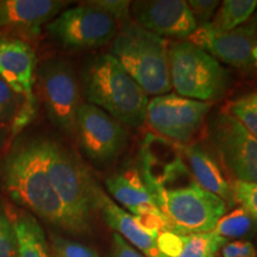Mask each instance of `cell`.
<instances>
[{
    "label": "cell",
    "mask_w": 257,
    "mask_h": 257,
    "mask_svg": "<svg viewBox=\"0 0 257 257\" xmlns=\"http://www.w3.org/2000/svg\"><path fill=\"white\" fill-rule=\"evenodd\" d=\"M169 75L176 94L205 102L221 98L231 82L219 61L188 41L169 43Z\"/></svg>",
    "instance_id": "obj_4"
},
{
    "label": "cell",
    "mask_w": 257,
    "mask_h": 257,
    "mask_svg": "<svg viewBox=\"0 0 257 257\" xmlns=\"http://www.w3.org/2000/svg\"><path fill=\"white\" fill-rule=\"evenodd\" d=\"M226 112L257 138V91L244 94L230 102Z\"/></svg>",
    "instance_id": "obj_23"
},
{
    "label": "cell",
    "mask_w": 257,
    "mask_h": 257,
    "mask_svg": "<svg viewBox=\"0 0 257 257\" xmlns=\"http://www.w3.org/2000/svg\"><path fill=\"white\" fill-rule=\"evenodd\" d=\"M211 138L234 180L257 184V138L227 112L212 121Z\"/></svg>",
    "instance_id": "obj_10"
},
{
    "label": "cell",
    "mask_w": 257,
    "mask_h": 257,
    "mask_svg": "<svg viewBox=\"0 0 257 257\" xmlns=\"http://www.w3.org/2000/svg\"><path fill=\"white\" fill-rule=\"evenodd\" d=\"M111 257H146L142 252L135 249L126 240L121 238L118 233L112 236V250Z\"/></svg>",
    "instance_id": "obj_32"
},
{
    "label": "cell",
    "mask_w": 257,
    "mask_h": 257,
    "mask_svg": "<svg viewBox=\"0 0 257 257\" xmlns=\"http://www.w3.org/2000/svg\"><path fill=\"white\" fill-rule=\"evenodd\" d=\"M187 5L198 25L211 23L220 2L218 0H189Z\"/></svg>",
    "instance_id": "obj_29"
},
{
    "label": "cell",
    "mask_w": 257,
    "mask_h": 257,
    "mask_svg": "<svg viewBox=\"0 0 257 257\" xmlns=\"http://www.w3.org/2000/svg\"><path fill=\"white\" fill-rule=\"evenodd\" d=\"M156 243L162 255L166 257H178L184 246V236L167 231L157 236Z\"/></svg>",
    "instance_id": "obj_30"
},
{
    "label": "cell",
    "mask_w": 257,
    "mask_h": 257,
    "mask_svg": "<svg viewBox=\"0 0 257 257\" xmlns=\"http://www.w3.org/2000/svg\"><path fill=\"white\" fill-rule=\"evenodd\" d=\"M23 102L4 80L0 78V126L16 118Z\"/></svg>",
    "instance_id": "obj_25"
},
{
    "label": "cell",
    "mask_w": 257,
    "mask_h": 257,
    "mask_svg": "<svg viewBox=\"0 0 257 257\" xmlns=\"http://www.w3.org/2000/svg\"><path fill=\"white\" fill-rule=\"evenodd\" d=\"M36 54L30 44L19 38L0 40V78L23 100L14 120V128L30 123L36 112L34 95Z\"/></svg>",
    "instance_id": "obj_11"
},
{
    "label": "cell",
    "mask_w": 257,
    "mask_h": 257,
    "mask_svg": "<svg viewBox=\"0 0 257 257\" xmlns=\"http://www.w3.org/2000/svg\"><path fill=\"white\" fill-rule=\"evenodd\" d=\"M257 231V220L242 206L225 213L214 226L213 232L224 238H244Z\"/></svg>",
    "instance_id": "obj_21"
},
{
    "label": "cell",
    "mask_w": 257,
    "mask_h": 257,
    "mask_svg": "<svg viewBox=\"0 0 257 257\" xmlns=\"http://www.w3.org/2000/svg\"><path fill=\"white\" fill-rule=\"evenodd\" d=\"M184 148L182 153H185L188 169L195 182L201 188L223 199L227 206L236 204L231 184L213 154L201 144H193Z\"/></svg>",
    "instance_id": "obj_18"
},
{
    "label": "cell",
    "mask_w": 257,
    "mask_h": 257,
    "mask_svg": "<svg viewBox=\"0 0 257 257\" xmlns=\"http://www.w3.org/2000/svg\"><path fill=\"white\" fill-rule=\"evenodd\" d=\"M226 238L211 232L193 233L184 236V246L178 257H217Z\"/></svg>",
    "instance_id": "obj_22"
},
{
    "label": "cell",
    "mask_w": 257,
    "mask_h": 257,
    "mask_svg": "<svg viewBox=\"0 0 257 257\" xmlns=\"http://www.w3.org/2000/svg\"><path fill=\"white\" fill-rule=\"evenodd\" d=\"M220 250L223 257H257V250L250 240H227Z\"/></svg>",
    "instance_id": "obj_31"
},
{
    "label": "cell",
    "mask_w": 257,
    "mask_h": 257,
    "mask_svg": "<svg viewBox=\"0 0 257 257\" xmlns=\"http://www.w3.org/2000/svg\"><path fill=\"white\" fill-rule=\"evenodd\" d=\"M119 27L106 12L91 3L64 10L47 24V31L64 48L91 49L110 43Z\"/></svg>",
    "instance_id": "obj_7"
},
{
    "label": "cell",
    "mask_w": 257,
    "mask_h": 257,
    "mask_svg": "<svg viewBox=\"0 0 257 257\" xmlns=\"http://www.w3.org/2000/svg\"><path fill=\"white\" fill-rule=\"evenodd\" d=\"M256 250H257V249H256Z\"/></svg>",
    "instance_id": "obj_34"
},
{
    "label": "cell",
    "mask_w": 257,
    "mask_h": 257,
    "mask_svg": "<svg viewBox=\"0 0 257 257\" xmlns=\"http://www.w3.org/2000/svg\"><path fill=\"white\" fill-rule=\"evenodd\" d=\"M256 8L257 0H224L211 23L221 31L234 30L248 22Z\"/></svg>",
    "instance_id": "obj_20"
},
{
    "label": "cell",
    "mask_w": 257,
    "mask_h": 257,
    "mask_svg": "<svg viewBox=\"0 0 257 257\" xmlns=\"http://www.w3.org/2000/svg\"><path fill=\"white\" fill-rule=\"evenodd\" d=\"M48 174L76 234L87 233L94 205V187L87 168L62 144L48 140Z\"/></svg>",
    "instance_id": "obj_5"
},
{
    "label": "cell",
    "mask_w": 257,
    "mask_h": 257,
    "mask_svg": "<svg viewBox=\"0 0 257 257\" xmlns=\"http://www.w3.org/2000/svg\"><path fill=\"white\" fill-rule=\"evenodd\" d=\"M130 11L135 23L163 38L186 41L198 28L187 2L182 0L133 2Z\"/></svg>",
    "instance_id": "obj_14"
},
{
    "label": "cell",
    "mask_w": 257,
    "mask_h": 257,
    "mask_svg": "<svg viewBox=\"0 0 257 257\" xmlns=\"http://www.w3.org/2000/svg\"><path fill=\"white\" fill-rule=\"evenodd\" d=\"M48 140L15 144L0 166L3 185L19 206L46 223L76 234L48 174Z\"/></svg>",
    "instance_id": "obj_1"
},
{
    "label": "cell",
    "mask_w": 257,
    "mask_h": 257,
    "mask_svg": "<svg viewBox=\"0 0 257 257\" xmlns=\"http://www.w3.org/2000/svg\"><path fill=\"white\" fill-rule=\"evenodd\" d=\"M231 187L236 204H239L257 220V184L233 180Z\"/></svg>",
    "instance_id": "obj_26"
},
{
    "label": "cell",
    "mask_w": 257,
    "mask_h": 257,
    "mask_svg": "<svg viewBox=\"0 0 257 257\" xmlns=\"http://www.w3.org/2000/svg\"><path fill=\"white\" fill-rule=\"evenodd\" d=\"M67 5L61 0H0V29L37 36Z\"/></svg>",
    "instance_id": "obj_16"
},
{
    "label": "cell",
    "mask_w": 257,
    "mask_h": 257,
    "mask_svg": "<svg viewBox=\"0 0 257 257\" xmlns=\"http://www.w3.org/2000/svg\"><path fill=\"white\" fill-rule=\"evenodd\" d=\"M76 135L83 153L95 163L114 160L123 152L127 140L123 124L88 102H82L79 108Z\"/></svg>",
    "instance_id": "obj_12"
},
{
    "label": "cell",
    "mask_w": 257,
    "mask_h": 257,
    "mask_svg": "<svg viewBox=\"0 0 257 257\" xmlns=\"http://www.w3.org/2000/svg\"><path fill=\"white\" fill-rule=\"evenodd\" d=\"M89 3L106 12L110 17L114 19L117 24L123 25L127 22L133 21L130 11L131 2H125V0H96V2Z\"/></svg>",
    "instance_id": "obj_28"
},
{
    "label": "cell",
    "mask_w": 257,
    "mask_h": 257,
    "mask_svg": "<svg viewBox=\"0 0 257 257\" xmlns=\"http://www.w3.org/2000/svg\"><path fill=\"white\" fill-rule=\"evenodd\" d=\"M156 200L173 232L181 236L211 232L227 211L226 202L201 188L193 176L161 191Z\"/></svg>",
    "instance_id": "obj_6"
},
{
    "label": "cell",
    "mask_w": 257,
    "mask_h": 257,
    "mask_svg": "<svg viewBox=\"0 0 257 257\" xmlns=\"http://www.w3.org/2000/svg\"><path fill=\"white\" fill-rule=\"evenodd\" d=\"M82 81L88 104L128 126H141L146 121L148 94L111 54L89 60Z\"/></svg>",
    "instance_id": "obj_2"
},
{
    "label": "cell",
    "mask_w": 257,
    "mask_h": 257,
    "mask_svg": "<svg viewBox=\"0 0 257 257\" xmlns=\"http://www.w3.org/2000/svg\"><path fill=\"white\" fill-rule=\"evenodd\" d=\"M252 22H255V23L257 24V8L255 10V12H253V21Z\"/></svg>",
    "instance_id": "obj_33"
},
{
    "label": "cell",
    "mask_w": 257,
    "mask_h": 257,
    "mask_svg": "<svg viewBox=\"0 0 257 257\" xmlns=\"http://www.w3.org/2000/svg\"><path fill=\"white\" fill-rule=\"evenodd\" d=\"M38 81L49 120L66 135H75L82 102L72 67L62 60L47 61L38 73Z\"/></svg>",
    "instance_id": "obj_9"
},
{
    "label": "cell",
    "mask_w": 257,
    "mask_h": 257,
    "mask_svg": "<svg viewBox=\"0 0 257 257\" xmlns=\"http://www.w3.org/2000/svg\"><path fill=\"white\" fill-rule=\"evenodd\" d=\"M94 205L95 210L100 212L102 219L114 233L119 234L144 256L166 257L157 248V237L148 232L133 214L117 205V202L112 200L98 185L94 187Z\"/></svg>",
    "instance_id": "obj_15"
},
{
    "label": "cell",
    "mask_w": 257,
    "mask_h": 257,
    "mask_svg": "<svg viewBox=\"0 0 257 257\" xmlns=\"http://www.w3.org/2000/svg\"><path fill=\"white\" fill-rule=\"evenodd\" d=\"M188 42L205 50L221 62L250 68L257 66V24L242 25L231 31H221L212 23L198 25Z\"/></svg>",
    "instance_id": "obj_13"
},
{
    "label": "cell",
    "mask_w": 257,
    "mask_h": 257,
    "mask_svg": "<svg viewBox=\"0 0 257 257\" xmlns=\"http://www.w3.org/2000/svg\"><path fill=\"white\" fill-rule=\"evenodd\" d=\"M8 213L14 227L17 257H54L36 217L23 210Z\"/></svg>",
    "instance_id": "obj_19"
},
{
    "label": "cell",
    "mask_w": 257,
    "mask_h": 257,
    "mask_svg": "<svg viewBox=\"0 0 257 257\" xmlns=\"http://www.w3.org/2000/svg\"><path fill=\"white\" fill-rule=\"evenodd\" d=\"M50 250L54 257H99L89 246L55 233L50 234Z\"/></svg>",
    "instance_id": "obj_24"
},
{
    "label": "cell",
    "mask_w": 257,
    "mask_h": 257,
    "mask_svg": "<svg viewBox=\"0 0 257 257\" xmlns=\"http://www.w3.org/2000/svg\"><path fill=\"white\" fill-rule=\"evenodd\" d=\"M210 108L211 102L167 93L154 96L148 102L146 121L160 137L185 144L198 133Z\"/></svg>",
    "instance_id": "obj_8"
},
{
    "label": "cell",
    "mask_w": 257,
    "mask_h": 257,
    "mask_svg": "<svg viewBox=\"0 0 257 257\" xmlns=\"http://www.w3.org/2000/svg\"><path fill=\"white\" fill-rule=\"evenodd\" d=\"M0 257H17L14 227L8 211L0 205Z\"/></svg>",
    "instance_id": "obj_27"
},
{
    "label": "cell",
    "mask_w": 257,
    "mask_h": 257,
    "mask_svg": "<svg viewBox=\"0 0 257 257\" xmlns=\"http://www.w3.org/2000/svg\"><path fill=\"white\" fill-rule=\"evenodd\" d=\"M106 187L114 200L127 208L134 217H166L142 174L136 168H128L111 175L106 179Z\"/></svg>",
    "instance_id": "obj_17"
},
{
    "label": "cell",
    "mask_w": 257,
    "mask_h": 257,
    "mask_svg": "<svg viewBox=\"0 0 257 257\" xmlns=\"http://www.w3.org/2000/svg\"><path fill=\"white\" fill-rule=\"evenodd\" d=\"M110 54L147 94L157 96L172 91L166 38L130 21L120 25Z\"/></svg>",
    "instance_id": "obj_3"
}]
</instances>
